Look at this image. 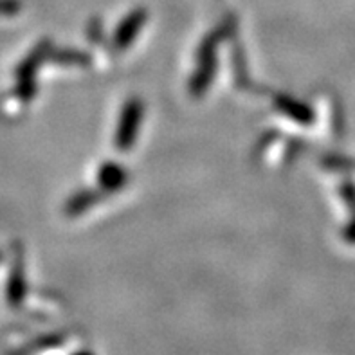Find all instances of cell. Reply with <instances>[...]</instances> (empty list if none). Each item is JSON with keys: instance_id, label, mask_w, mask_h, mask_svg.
<instances>
[{"instance_id": "1", "label": "cell", "mask_w": 355, "mask_h": 355, "mask_svg": "<svg viewBox=\"0 0 355 355\" xmlns=\"http://www.w3.org/2000/svg\"><path fill=\"white\" fill-rule=\"evenodd\" d=\"M72 355H94V354L89 350H81V352H76V354H72Z\"/></svg>"}]
</instances>
